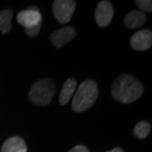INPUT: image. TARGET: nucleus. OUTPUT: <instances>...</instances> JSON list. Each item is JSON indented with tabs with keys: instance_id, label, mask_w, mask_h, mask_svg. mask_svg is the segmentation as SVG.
I'll use <instances>...</instances> for the list:
<instances>
[{
	"instance_id": "1",
	"label": "nucleus",
	"mask_w": 152,
	"mask_h": 152,
	"mask_svg": "<svg viewBox=\"0 0 152 152\" xmlns=\"http://www.w3.org/2000/svg\"><path fill=\"white\" fill-rule=\"evenodd\" d=\"M112 96L120 103L129 104L141 97L144 88L140 82L129 74L119 75L112 85Z\"/></svg>"
},
{
	"instance_id": "2",
	"label": "nucleus",
	"mask_w": 152,
	"mask_h": 152,
	"mask_svg": "<svg viewBox=\"0 0 152 152\" xmlns=\"http://www.w3.org/2000/svg\"><path fill=\"white\" fill-rule=\"evenodd\" d=\"M98 97V86L92 80H86L79 86L72 100V109L82 113L92 107Z\"/></svg>"
},
{
	"instance_id": "3",
	"label": "nucleus",
	"mask_w": 152,
	"mask_h": 152,
	"mask_svg": "<svg viewBox=\"0 0 152 152\" xmlns=\"http://www.w3.org/2000/svg\"><path fill=\"white\" fill-rule=\"evenodd\" d=\"M55 93V84L51 79H42L36 81L29 91V98L38 106H48L52 102Z\"/></svg>"
},
{
	"instance_id": "4",
	"label": "nucleus",
	"mask_w": 152,
	"mask_h": 152,
	"mask_svg": "<svg viewBox=\"0 0 152 152\" xmlns=\"http://www.w3.org/2000/svg\"><path fill=\"white\" fill-rule=\"evenodd\" d=\"M76 2L73 0H56L53 4V13L61 24L70 21L75 10Z\"/></svg>"
},
{
	"instance_id": "5",
	"label": "nucleus",
	"mask_w": 152,
	"mask_h": 152,
	"mask_svg": "<svg viewBox=\"0 0 152 152\" xmlns=\"http://www.w3.org/2000/svg\"><path fill=\"white\" fill-rule=\"evenodd\" d=\"M16 19L20 25L26 29H29L41 25L42 16L36 6H30L27 10L19 12Z\"/></svg>"
},
{
	"instance_id": "6",
	"label": "nucleus",
	"mask_w": 152,
	"mask_h": 152,
	"mask_svg": "<svg viewBox=\"0 0 152 152\" xmlns=\"http://www.w3.org/2000/svg\"><path fill=\"white\" fill-rule=\"evenodd\" d=\"M114 15L113 4L108 1H101L95 11V20L100 27H107L111 23Z\"/></svg>"
},
{
	"instance_id": "7",
	"label": "nucleus",
	"mask_w": 152,
	"mask_h": 152,
	"mask_svg": "<svg viewBox=\"0 0 152 152\" xmlns=\"http://www.w3.org/2000/svg\"><path fill=\"white\" fill-rule=\"evenodd\" d=\"M75 36L76 31L75 28L72 26H64L52 33L50 36V40L54 47L60 48L75 39Z\"/></svg>"
},
{
	"instance_id": "8",
	"label": "nucleus",
	"mask_w": 152,
	"mask_h": 152,
	"mask_svg": "<svg viewBox=\"0 0 152 152\" xmlns=\"http://www.w3.org/2000/svg\"><path fill=\"white\" fill-rule=\"evenodd\" d=\"M130 46L135 51H145L152 46V32L150 30H142L134 33L130 39Z\"/></svg>"
},
{
	"instance_id": "9",
	"label": "nucleus",
	"mask_w": 152,
	"mask_h": 152,
	"mask_svg": "<svg viewBox=\"0 0 152 152\" xmlns=\"http://www.w3.org/2000/svg\"><path fill=\"white\" fill-rule=\"evenodd\" d=\"M1 152H27V145L20 137L14 136L4 142Z\"/></svg>"
},
{
	"instance_id": "10",
	"label": "nucleus",
	"mask_w": 152,
	"mask_h": 152,
	"mask_svg": "<svg viewBox=\"0 0 152 152\" xmlns=\"http://www.w3.org/2000/svg\"><path fill=\"white\" fill-rule=\"evenodd\" d=\"M146 20L145 13L140 10H133L129 12L124 18V25L129 29H136L142 26Z\"/></svg>"
},
{
	"instance_id": "11",
	"label": "nucleus",
	"mask_w": 152,
	"mask_h": 152,
	"mask_svg": "<svg viewBox=\"0 0 152 152\" xmlns=\"http://www.w3.org/2000/svg\"><path fill=\"white\" fill-rule=\"evenodd\" d=\"M77 82L74 79H68L62 87L59 95V103L64 106L69 102L73 94L75 91Z\"/></svg>"
},
{
	"instance_id": "12",
	"label": "nucleus",
	"mask_w": 152,
	"mask_h": 152,
	"mask_svg": "<svg viewBox=\"0 0 152 152\" xmlns=\"http://www.w3.org/2000/svg\"><path fill=\"white\" fill-rule=\"evenodd\" d=\"M12 18L13 11L10 9H5L0 11V33L7 34L10 31Z\"/></svg>"
},
{
	"instance_id": "13",
	"label": "nucleus",
	"mask_w": 152,
	"mask_h": 152,
	"mask_svg": "<svg viewBox=\"0 0 152 152\" xmlns=\"http://www.w3.org/2000/svg\"><path fill=\"white\" fill-rule=\"evenodd\" d=\"M151 129V123H149L147 121L139 122L134 129V134L139 140H144L150 134Z\"/></svg>"
},
{
	"instance_id": "14",
	"label": "nucleus",
	"mask_w": 152,
	"mask_h": 152,
	"mask_svg": "<svg viewBox=\"0 0 152 152\" xmlns=\"http://www.w3.org/2000/svg\"><path fill=\"white\" fill-rule=\"evenodd\" d=\"M136 5L138 6L142 12H149L152 11V1L151 0H136Z\"/></svg>"
},
{
	"instance_id": "15",
	"label": "nucleus",
	"mask_w": 152,
	"mask_h": 152,
	"mask_svg": "<svg viewBox=\"0 0 152 152\" xmlns=\"http://www.w3.org/2000/svg\"><path fill=\"white\" fill-rule=\"evenodd\" d=\"M41 26H42V25H39L37 26H35V27L26 29V35L29 36L30 37H37L38 34H39V32H40Z\"/></svg>"
},
{
	"instance_id": "16",
	"label": "nucleus",
	"mask_w": 152,
	"mask_h": 152,
	"mask_svg": "<svg viewBox=\"0 0 152 152\" xmlns=\"http://www.w3.org/2000/svg\"><path fill=\"white\" fill-rule=\"evenodd\" d=\"M69 152H89V151L86 146H85L83 145H79L73 147Z\"/></svg>"
},
{
	"instance_id": "17",
	"label": "nucleus",
	"mask_w": 152,
	"mask_h": 152,
	"mask_svg": "<svg viewBox=\"0 0 152 152\" xmlns=\"http://www.w3.org/2000/svg\"><path fill=\"white\" fill-rule=\"evenodd\" d=\"M107 152H124L121 148L119 147H116V148H114L113 149L112 151H107Z\"/></svg>"
}]
</instances>
